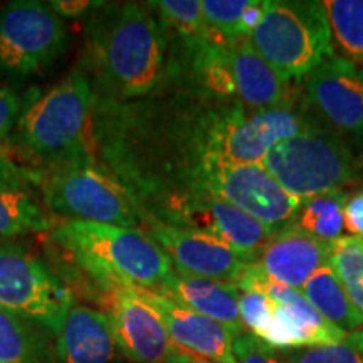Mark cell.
<instances>
[{"label": "cell", "instance_id": "6da1fadb", "mask_svg": "<svg viewBox=\"0 0 363 363\" xmlns=\"http://www.w3.org/2000/svg\"><path fill=\"white\" fill-rule=\"evenodd\" d=\"M86 34L96 74L113 96H145L160 83L167 51L165 29L147 4H104L89 17Z\"/></svg>", "mask_w": 363, "mask_h": 363}, {"label": "cell", "instance_id": "7a4b0ae2", "mask_svg": "<svg viewBox=\"0 0 363 363\" xmlns=\"http://www.w3.org/2000/svg\"><path fill=\"white\" fill-rule=\"evenodd\" d=\"M52 240L98 284L118 283L160 293L174 272L163 249L143 229L65 219Z\"/></svg>", "mask_w": 363, "mask_h": 363}, {"label": "cell", "instance_id": "3957f363", "mask_svg": "<svg viewBox=\"0 0 363 363\" xmlns=\"http://www.w3.org/2000/svg\"><path fill=\"white\" fill-rule=\"evenodd\" d=\"M93 99V83L81 69L30 99L16 125V142L24 155L43 169L88 157L86 136Z\"/></svg>", "mask_w": 363, "mask_h": 363}, {"label": "cell", "instance_id": "277c9868", "mask_svg": "<svg viewBox=\"0 0 363 363\" xmlns=\"http://www.w3.org/2000/svg\"><path fill=\"white\" fill-rule=\"evenodd\" d=\"M249 40L286 81L311 74L333 56L325 2L266 0L264 13Z\"/></svg>", "mask_w": 363, "mask_h": 363}, {"label": "cell", "instance_id": "5b68a950", "mask_svg": "<svg viewBox=\"0 0 363 363\" xmlns=\"http://www.w3.org/2000/svg\"><path fill=\"white\" fill-rule=\"evenodd\" d=\"M51 214L65 219L140 229L142 212L133 195L88 157L34 172Z\"/></svg>", "mask_w": 363, "mask_h": 363}, {"label": "cell", "instance_id": "8992f818", "mask_svg": "<svg viewBox=\"0 0 363 363\" xmlns=\"http://www.w3.org/2000/svg\"><path fill=\"white\" fill-rule=\"evenodd\" d=\"M293 197L343 190L358 179L355 155L337 135L313 128L272 147L261 163Z\"/></svg>", "mask_w": 363, "mask_h": 363}, {"label": "cell", "instance_id": "52a82bcc", "mask_svg": "<svg viewBox=\"0 0 363 363\" xmlns=\"http://www.w3.org/2000/svg\"><path fill=\"white\" fill-rule=\"evenodd\" d=\"M190 194L214 195L246 212L271 230L294 224L301 199L281 187L261 163H227L201 158L190 170Z\"/></svg>", "mask_w": 363, "mask_h": 363}, {"label": "cell", "instance_id": "ba28073f", "mask_svg": "<svg viewBox=\"0 0 363 363\" xmlns=\"http://www.w3.org/2000/svg\"><path fill=\"white\" fill-rule=\"evenodd\" d=\"M74 305L67 286L34 252L0 240V308L57 335Z\"/></svg>", "mask_w": 363, "mask_h": 363}, {"label": "cell", "instance_id": "9c48e42d", "mask_svg": "<svg viewBox=\"0 0 363 363\" xmlns=\"http://www.w3.org/2000/svg\"><path fill=\"white\" fill-rule=\"evenodd\" d=\"M67 27L38 0H13L0 9V78L39 74L65 51Z\"/></svg>", "mask_w": 363, "mask_h": 363}, {"label": "cell", "instance_id": "30bf717a", "mask_svg": "<svg viewBox=\"0 0 363 363\" xmlns=\"http://www.w3.org/2000/svg\"><path fill=\"white\" fill-rule=\"evenodd\" d=\"M235 286L239 289L261 291L274 299V318L262 338V342L274 350L276 348L298 350V348L333 345L347 337L345 331L321 316L299 289L269 279L252 262H249L242 278Z\"/></svg>", "mask_w": 363, "mask_h": 363}, {"label": "cell", "instance_id": "8fae6325", "mask_svg": "<svg viewBox=\"0 0 363 363\" xmlns=\"http://www.w3.org/2000/svg\"><path fill=\"white\" fill-rule=\"evenodd\" d=\"M99 289L120 352L133 363L165 362L174 343L153 308L130 286L103 283Z\"/></svg>", "mask_w": 363, "mask_h": 363}, {"label": "cell", "instance_id": "7c38bea8", "mask_svg": "<svg viewBox=\"0 0 363 363\" xmlns=\"http://www.w3.org/2000/svg\"><path fill=\"white\" fill-rule=\"evenodd\" d=\"M180 274L238 284L249 262L229 244L201 230L152 220L145 230Z\"/></svg>", "mask_w": 363, "mask_h": 363}, {"label": "cell", "instance_id": "4fadbf2b", "mask_svg": "<svg viewBox=\"0 0 363 363\" xmlns=\"http://www.w3.org/2000/svg\"><path fill=\"white\" fill-rule=\"evenodd\" d=\"M170 225L201 230L229 244L247 262L257 259L274 234L269 227L214 195L195 194L174 203Z\"/></svg>", "mask_w": 363, "mask_h": 363}, {"label": "cell", "instance_id": "5bb4252c", "mask_svg": "<svg viewBox=\"0 0 363 363\" xmlns=\"http://www.w3.org/2000/svg\"><path fill=\"white\" fill-rule=\"evenodd\" d=\"M306 94L335 128L363 136V71L357 62L333 54L311 72Z\"/></svg>", "mask_w": 363, "mask_h": 363}, {"label": "cell", "instance_id": "9a60e30c", "mask_svg": "<svg viewBox=\"0 0 363 363\" xmlns=\"http://www.w3.org/2000/svg\"><path fill=\"white\" fill-rule=\"evenodd\" d=\"M133 289L160 316L175 348L211 363H238L233 348L234 337L224 326L165 294L142 288Z\"/></svg>", "mask_w": 363, "mask_h": 363}, {"label": "cell", "instance_id": "2e32d148", "mask_svg": "<svg viewBox=\"0 0 363 363\" xmlns=\"http://www.w3.org/2000/svg\"><path fill=\"white\" fill-rule=\"evenodd\" d=\"M330 252L331 242L289 224L272 234L252 264L276 283L301 289L320 267L328 264Z\"/></svg>", "mask_w": 363, "mask_h": 363}, {"label": "cell", "instance_id": "e0dca14e", "mask_svg": "<svg viewBox=\"0 0 363 363\" xmlns=\"http://www.w3.org/2000/svg\"><path fill=\"white\" fill-rule=\"evenodd\" d=\"M52 229L34 170L0 152V240Z\"/></svg>", "mask_w": 363, "mask_h": 363}, {"label": "cell", "instance_id": "ac0fdd59", "mask_svg": "<svg viewBox=\"0 0 363 363\" xmlns=\"http://www.w3.org/2000/svg\"><path fill=\"white\" fill-rule=\"evenodd\" d=\"M224 66L230 93L256 110L289 106V81H286L256 49L251 40L227 44Z\"/></svg>", "mask_w": 363, "mask_h": 363}, {"label": "cell", "instance_id": "d6986e66", "mask_svg": "<svg viewBox=\"0 0 363 363\" xmlns=\"http://www.w3.org/2000/svg\"><path fill=\"white\" fill-rule=\"evenodd\" d=\"M61 363H116L121 352L103 310L74 303L56 335Z\"/></svg>", "mask_w": 363, "mask_h": 363}, {"label": "cell", "instance_id": "ffe728a7", "mask_svg": "<svg viewBox=\"0 0 363 363\" xmlns=\"http://www.w3.org/2000/svg\"><path fill=\"white\" fill-rule=\"evenodd\" d=\"M160 294L175 299L199 315L211 318L224 326L234 338L246 333L239 315V288L233 283L195 278L174 271L163 284Z\"/></svg>", "mask_w": 363, "mask_h": 363}, {"label": "cell", "instance_id": "44dd1931", "mask_svg": "<svg viewBox=\"0 0 363 363\" xmlns=\"http://www.w3.org/2000/svg\"><path fill=\"white\" fill-rule=\"evenodd\" d=\"M299 291L321 316L345 333H352L363 326L362 313L353 306L330 262L320 267Z\"/></svg>", "mask_w": 363, "mask_h": 363}, {"label": "cell", "instance_id": "7402d4cb", "mask_svg": "<svg viewBox=\"0 0 363 363\" xmlns=\"http://www.w3.org/2000/svg\"><path fill=\"white\" fill-rule=\"evenodd\" d=\"M347 199L348 194L345 190H331L306 199L299 207L294 224L318 239L333 242L342 238L345 230L343 208Z\"/></svg>", "mask_w": 363, "mask_h": 363}, {"label": "cell", "instance_id": "603a6c76", "mask_svg": "<svg viewBox=\"0 0 363 363\" xmlns=\"http://www.w3.org/2000/svg\"><path fill=\"white\" fill-rule=\"evenodd\" d=\"M152 12L160 16L162 24L170 26L187 48L199 49L211 39V30L203 21L202 7L199 0H157L147 2Z\"/></svg>", "mask_w": 363, "mask_h": 363}, {"label": "cell", "instance_id": "cb8c5ba5", "mask_svg": "<svg viewBox=\"0 0 363 363\" xmlns=\"http://www.w3.org/2000/svg\"><path fill=\"white\" fill-rule=\"evenodd\" d=\"M337 44L363 66V0H325Z\"/></svg>", "mask_w": 363, "mask_h": 363}, {"label": "cell", "instance_id": "d4e9b609", "mask_svg": "<svg viewBox=\"0 0 363 363\" xmlns=\"http://www.w3.org/2000/svg\"><path fill=\"white\" fill-rule=\"evenodd\" d=\"M328 262L342 281L353 306L363 316V238L342 235L333 240Z\"/></svg>", "mask_w": 363, "mask_h": 363}, {"label": "cell", "instance_id": "484cf974", "mask_svg": "<svg viewBox=\"0 0 363 363\" xmlns=\"http://www.w3.org/2000/svg\"><path fill=\"white\" fill-rule=\"evenodd\" d=\"M252 6V0H202L203 21L214 38L227 44L247 39L249 30L244 17Z\"/></svg>", "mask_w": 363, "mask_h": 363}, {"label": "cell", "instance_id": "4316f807", "mask_svg": "<svg viewBox=\"0 0 363 363\" xmlns=\"http://www.w3.org/2000/svg\"><path fill=\"white\" fill-rule=\"evenodd\" d=\"M0 363H40L33 330L4 308H0Z\"/></svg>", "mask_w": 363, "mask_h": 363}, {"label": "cell", "instance_id": "83f0119b", "mask_svg": "<svg viewBox=\"0 0 363 363\" xmlns=\"http://www.w3.org/2000/svg\"><path fill=\"white\" fill-rule=\"evenodd\" d=\"M286 363H363V326L347 333L342 342L298 348L284 357Z\"/></svg>", "mask_w": 363, "mask_h": 363}, {"label": "cell", "instance_id": "f1b7e54d", "mask_svg": "<svg viewBox=\"0 0 363 363\" xmlns=\"http://www.w3.org/2000/svg\"><path fill=\"white\" fill-rule=\"evenodd\" d=\"M274 299L267 294L252 289H239V315L244 330H249L247 333L259 340L264 338L274 318Z\"/></svg>", "mask_w": 363, "mask_h": 363}, {"label": "cell", "instance_id": "f546056e", "mask_svg": "<svg viewBox=\"0 0 363 363\" xmlns=\"http://www.w3.org/2000/svg\"><path fill=\"white\" fill-rule=\"evenodd\" d=\"M233 348L238 363H286L274 348L247 331L234 338Z\"/></svg>", "mask_w": 363, "mask_h": 363}, {"label": "cell", "instance_id": "4dcf8cb0", "mask_svg": "<svg viewBox=\"0 0 363 363\" xmlns=\"http://www.w3.org/2000/svg\"><path fill=\"white\" fill-rule=\"evenodd\" d=\"M22 111V101L9 88H0V145L6 143Z\"/></svg>", "mask_w": 363, "mask_h": 363}, {"label": "cell", "instance_id": "1f68e13d", "mask_svg": "<svg viewBox=\"0 0 363 363\" xmlns=\"http://www.w3.org/2000/svg\"><path fill=\"white\" fill-rule=\"evenodd\" d=\"M345 230L353 238H363V190L350 195L343 208Z\"/></svg>", "mask_w": 363, "mask_h": 363}, {"label": "cell", "instance_id": "d6a6232c", "mask_svg": "<svg viewBox=\"0 0 363 363\" xmlns=\"http://www.w3.org/2000/svg\"><path fill=\"white\" fill-rule=\"evenodd\" d=\"M48 6L61 19H78V17L84 16L86 12L93 11V9L103 7L104 2H91V0H52V2H48Z\"/></svg>", "mask_w": 363, "mask_h": 363}, {"label": "cell", "instance_id": "836d02e7", "mask_svg": "<svg viewBox=\"0 0 363 363\" xmlns=\"http://www.w3.org/2000/svg\"><path fill=\"white\" fill-rule=\"evenodd\" d=\"M163 363H211V362L203 360V358L190 355V353L182 352V350H179V348L174 347V350L170 352V355L167 357V360Z\"/></svg>", "mask_w": 363, "mask_h": 363}]
</instances>
